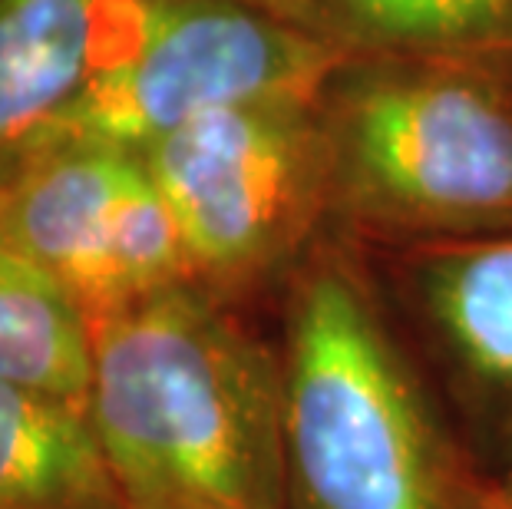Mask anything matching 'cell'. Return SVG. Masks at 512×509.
Masks as SVG:
<instances>
[{
    "instance_id": "8fae6325",
    "label": "cell",
    "mask_w": 512,
    "mask_h": 509,
    "mask_svg": "<svg viewBox=\"0 0 512 509\" xmlns=\"http://www.w3.org/2000/svg\"><path fill=\"white\" fill-rule=\"evenodd\" d=\"M420 291L466 371L512 400V238L430 252L420 265Z\"/></svg>"
},
{
    "instance_id": "5b68a950",
    "label": "cell",
    "mask_w": 512,
    "mask_h": 509,
    "mask_svg": "<svg viewBox=\"0 0 512 509\" xmlns=\"http://www.w3.org/2000/svg\"><path fill=\"white\" fill-rule=\"evenodd\" d=\"M143 159L179 225L189 278L219 298L291 262L331 205L318 100L212 110Z\"/></svg>"
},
{
    "instance_id": "9c48e42d",
    "label": "cell",
    "mask_w": 512,
    "mask_h": 509,
    "mask_svg": "<svg viewBox=\"0 0 512 509\" xmlns=\"http://www.w3.org/2000/svg\"><path fill=\"white\" fill-rule=\"evenodd\" d=\"M0 509H123L86 404L0 381Z\"/></svg>"
},
{
    "instance_id": "7c38bea8",
    "label": "cell",
    "mask_w": 512,
    "mask_h": 509,
    "mask_svg": "<svg viewBox=\"0 0 512 509\" xmlns=\"http://www.w3.org/2000/svg\"><path fill=\"white\" fill-rule=\"evenodd\" d=\"M470 509H512V500L503 493V486H489V490H473Z\"/></svg>"
},
{
    "instance_id": "277c9868",
    "label": "cell",
    "mask_w": 512,
    "mask_h": 509,
    "mask_svg": "<svg viewBox=\"0 0 512 509\" xmlns=\"http://www.w3.org/2000/svg\"><path fill=\"white\" fill-rule=\"evenodd\" d=\"M344 63L255 0H119L106 53L30 149L100 139L143 153L212 110L318 100Z\"/></svg>"
},
{
    "instance_id": "6da1fadb",
    "label": "cell",
    "mask_w": 512,
    "mask_h": 509,
    "mask_svg": "<svg viewBox=\"0 0 512 509\" xmlns=\"http://www.w3.org/2000/svg\"><path fill=\"white\" fill-rule=\"evenodd\" d=\"M86 410L123 509H291L285 374L195 281L90 318Z\"/></svg>"
},
{
    "instance_id": "4fadbf2b",
    "label": "cell",
    "mask_w": 512,
    "mask_h": 509,
    "mask_svg": "<svg viewBox=\"0 0 512 509\" xmlns=\"http://www.w3.org/2000/svg\"><path fill=\"white\" fill-rule=\"evenodd\" d=\"M503 493H506L509 500H512V476H509V486H503Z\"/></svg>"
},
{
    "instance_id": "7a4b0ae2",
    "label": "cell",
    "mask_w": 512,
    "mask_h": 509,
    "mask_svg": "<svg viewBox=\"0 0 512 509\" xmlns=\"http://www.w3.org/2000/svg\"><path fill=\"white\" fill-rule=\"evenodd\" d=\"M281 374L291 509H470L397 344L337 262L294 285Z\"/></svg>"
},
{
    "instance_id": "30bf717a",
    "label": "cell",
    "mask_w": 512,
    "mask_h": 509,
    "mask_svg": "<svg viewBox=\"0 0 512 509\" xmlns=\"http://www.w3.org/2000/svg\"><path fill=\"white\" fill-rule=\"evenodd\" d=\"M90 374L83 308L0 235V381L86 404Z\"/></svg>"
},
{
    "instance_id": "ba28073f",
    "label": "cell",
    "mask_w": 512,
    "mask_h": 509,
    "mask_svg": "<svg viewBox=\"0 0 512 509\" xmlns=\"http://www.w3.org/2000/svg\"><path fill=\"white\" fill-rule=\"evenodd\" d=\"M347 60L466 63L512 53V0H255Z\"/></svg>"
},
{
    "instance_id": "3957f363",
    "label": "cell",
    "mask_w": 512,
    "mask_h": 509,
    "mask_svg": "<svg viewBox=\"0 0 512 509\" xmlns=\"http://www.w3.org/2000/svg\"><path fill=\"white\" fill-rule=\"evenodd\" d=\"M331 205L377 229H512V96L466 63L347 60L318 96Z\"/></svg>"
},
{
    "instance_id": "8992f818",
    "label": "cell",
    "mask_w": 512,
    "mask_h": 509,
    "mask_svg": "<svg viewBox=\"0 0 512 509\" xmlns=\"http://www.w3.org/2000/svg\"><path fill=\"white\" fill-rule=\"evenodd\" d=\"M0 235L83 308L86 321L189 278V258L139 149L43 143L0 172Z\"/></svg>"
},
{
    "instance_id": "52a82bcc",
    "label": "cell",
    "mask_w": 512,
    "mask_h": 509,
    "mask_svg": "<svg viewBox=\"0 0 512 509\" xmlns=\"http://www.w3.org/2000/svg\"><path fill=\"white\" fill-rule=\"evenodd\" d=\"M116 10L119 0H0V172L80 93Z\"/></svg>"
}]
</instances>
